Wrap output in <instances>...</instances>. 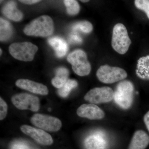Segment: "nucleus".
Returning a JSON list of instances; mask_svg holds the SVG:
<instances>
[{"label":"nucleus","mask_w":149,"mask_h":149,"mask_svg":"<svg viewBox=\"0 0 149 149\" xmlns=\"http://www.w3.org/2000/svg\"><path fill=\"white\" fill-rule=\"evenodd\" d=\"M52 19L47 15L40 16L32 20L24 27V32L29 36L46 37L52 35L54 31Z\"/></svg>","instance_id":"f257e3e1"},{"label":"nucleus","mask_w":149,"mask_h":149,"mask_svg":"<svg viewBox=\"0 0 149 149\" xmlns=\"http://www.w3.org/2000/svg\"><path fill=\"white\" fill-rule=\"evenodd\" d=\"M134 90V86L130 81L119 82L114 92L113 100L116 103L123 109H129L133 103Z\"/></svg>","instance_id":"f03ea898"},{"label":"nucleus","mask_w":149,"mask_h":149,"mask_svg":"<svg viewBox=\"0 0 149 149\" xmlns=\"http://www.w3.org/2000/svg\"><path fill=\"white\" fill-rule=\"evenodd\" d=\"M131 44L127 29L121 23L115 25L113 30L111 45L114 50L120 54H124L128 51Z\"/></svg>","instance_id":"7ed1b4c3"},{"label":"nucleus","mask_w":149,"mask_h":149,"mask_svg":"<svg viewBox=\"0 0 149 149\" xmlns=\"http://www.w3.org/2000/svg\"><path fill=\"white\" fill-rule=\"evenodd\" d=\"M67 60L72 65L74 72L80 76H84L90 74L91 64L88 61L86 53L81 49L75 50L68 56Z\"/></svg>","instance_id":"20e7f679"},{"label":"nucleus","mask_w":149,"mask_h":149,"mask_svg":"<svg viewBox=\"0 0 149 149\" xmlns=\"http://www.w3.org/2000/svg\"><path fill=\"white\" fill-rule=\"evenodd\" d=\"M38 49L37 46L29 42L13 43L9 47L10 53L14 58L25 61L33 60Z\"/></svg>","instance_id":"39448f33"},{"label":"nucleus","mask_w":149,"mask_h":149,"mask_svg":"<svg viewBox=\"0 0 149 149\" xmlns=\"http://www.w3.org/2000/svg\"><path fill=\"white\" fill-rule=\"evenodd\" d=\"M96 74L100 81L106 84H111L121 81L127 77V72L124 69L108 65L100 67Z\"/></svg>","instance_id":"423d86ee"},{"label":"nucleus","mask_w":149,"mask_h":149,"mask_svg":"<svg viewBox=\"0 0 149 149\" xmlns=\"http://www.w3.org/2000/svg\"><path fill=\"white\" fill-rule=\"evenodd\" d=\"M114 91L110 87L93 88L85 95L84 99L91 104H99L109 102L113 100Z\"/></svg>","instance_id":"0eeeda50"},{"label":"nucleus","mask_w":149,"mask_h":149,"mask_svg":"<svg viewBox=\"0 0 149 149\" xmlns=\"http://www.w3.org/2000/svg\"><path fill=\"white\" fill-rule=\"evenodd\" d=\"M11 101L14 105L19 109H29L33 111H37L40 109L39 98L36 96L27 93L15 95L12 97Z\"/></svg>","instance_id":"6e6552de"},{"label":"nucleus","mask_w":149,"mask_h":149,"mask_svg":"<svg viewBox=\"0 0 149 149\" xmlns=\"http://www.w3.org/2000/svg\"><path fill=\"white\" fill-rule=\"evenodd\" d=\"M31 122L36 127L50 132H56L61 128L62 123L57 118L37 113L31 118Z\"/></svg>","instance_id":"1a4fd4ad"},{"label":"nucleus","mask_w":149,"mask_h":149,"mask_svg":"<svg viewBox=\"0 0 149 149\" xmlns=\"http://www.w3.org/2000/svg\"><path fill=\"white\" fill-rule=\"evenodd\" d=\"M20 129L23 133L30 136L40 144L50 146L53 143L52 136L42 129L35 128L27 125H22Z\"/></svg>","instance_id":"9d476101"},{"label":"nucleus","mask_w":149,"mask_h":149,"mask_svg":"<svg viewBox=\"0 0 149 149\" xmlns=\"http://www.w3.org/2000/svg\"><path fill=\"white\" fill-rule=\"evenodd\" d=\"M78 116L91 120H99L103 118L104 113L97 106L94 104H83L77 110Z\"/></svg>","instance_id":"9b49d317"},{"label":"nucleus","mask_w":149,"mask_h":149,"mask_svg":"<svg viewBox=\"0 0 149 149\" xmlns=\"http://www.w3.org/2000/svg\"><path fill=\"white\" fill-rule=\"evenodd\" d=\"M15 84L18 88L35 94L45 95L49 93L48 88L45 85L28 79H19L17 80Z\"/></svg>","instance_id":"f8f14e48"},{"label":"nucleus","mask_w":149,"mask_h":149,"mask_svg":"<svg viewBox=\"0 0 149 149\" xmlns=\"http://www.w3.org/2000/svg\"><path fill=\"white\" fill-rule=\"evenodd\" d=\"M149 144L148 134L143 130H137L133 135L128 149H146Z\"/></svg>","instance_id":"ddd939ff"},{"label":"nucleus","mask_w":149,"mask_h":149,"mask_svg":"<svg viewBox=\"0 0 149 149\" xmlns=\"http://www.w3.org/2000/svg\"><path fill=\"white\" fill-rule=\"evenodd\" d=\"M85 146L86 149H106L107 143L101 135L96 133L86 138Z\"/></svg>","instance_id":"4468645a"},{"label":"nucleus","mask_w":149,"mask_h":149,"mask_svg":"<svg viewBox=\"0 0 149 149\" xmlns=\"http://www.w3.org/2000/svg\"><path fill=\"white\" fill-rule=\"evenodd\" d=\"M48 43L54 50L56 55L61 58L66 54L68 49V45L62 38L55 37L49 38Z\"/></svg>","instance_id":"2eb2a0df"},{"label":"nucleus","mask_w":149,"mask_h":149,"mask_svg":"<svg viewBox=\"0 0 149 149\" xmlns=\"http://www.w3.org/2000/svg\"><path fill=\"white\" fill-rule=\"evenodd\" d=\"M3 14L6 17L14 21H20L23 17V14L16 8V3L14 1L7 3L3 8Z\"/></svg>","instance_id":"dca6fc26"},{"label":"nucleus","mask_w":149,"mask_h":149,"mask_svg":"<svg viewBox=\"0 0 149 149\" xmlns=\"http://www.w3.org/2000/svg\"><path fill=\"white\" fill-rule=\"evenodd\" d=\"M136 74L141 79L149 80V55L139 59L136 68Z\"/></svg>","instance_id":"f3484780"},{"label":"nucleus","mask_w":149,"mask_h":149,"mask_svg":"<svg viewBox=\"0 0 149 149\" xmlns=\"http://www.w3.org/2000/svg\"><path fill=\"white\" fill-rule=\"evenodd\" d=\"M69 71L64 67L59 68L56 70V76L52 80V83L54 87L60 89L63 86L68 80Z\"/></svg>","instance_id":"a211bd4d"},{"label":"nucleus","mask_w":149,"mask_h":149,"mask_svg":"<svg viewBox=\"0 0 149 149\" xmlns=\"http://www.w3.org/2000/svg\"><path fill=\"white\" fill-rule=\"evenodd\" d=\"M13 28L10 22L3 19H0V40L6 41L11 37Z\"/></svg>","instance_id":"6ab92c4d"},{"label":"nucleus","mask_w":149,"mask_h":149,"mask_svg":"<svg viewBox=\"0 0 149 149\" xmlns=\"http://www.w3.org/2000/svg\"><path fill=\"white\" fill-rule=\"evenodd\" d=\"M77 85L78 84L77 81L73 80L68 79L63 86L59 89L58 92L59 95L62 97H66L68 95L72 89L76 88Z\"/></svg>","instance_id":"aec40b11"},{"label":"nucleus","mask_w":149,"mask_h":149,"mask_svg":"<svg viewBox=\"0 0 149 149\" xmlns=\"http://www.w3.org/2000/svg\"><path fill=\"white\" fill-rule=\"evenodd\" d=\"M64 3L66 7L67 12L70 15H76L80 11V7L76 1L65 0Z\"/></svg>","instance_id":"412c9836"},{"label":"nucleus","mask_w":149,"mask_h":149,"mask_svg":"<svg viewBox=\"0 0 149 149\" xmlns=\"http://www.w3.org/2000/svg\"><path fill=\"white\" fill-rule=\"evenodd\" d=\"M72 28L74 30H79L84 33H89L93 30V26L89 22L83 21L74 23Z\"/></svg>","instance_id":"4be33fe9"},{"label":"nucleus","mask_w":149,"mask_h":149,"mask_svg":"<svg viewBox=\"0 0 149 149\" xmlns=\"http://www.w3.org/2000/svg\"><path fill=\"white\" fill-rule=\"evenodd\" d=\"M134 3L136 7L143 11L149 19V0H136Z\"/></svg>","instance_id":"5701e85b"},{"label":"nucleus","mask_w":149,"mask_h":149,"mask_svg":"<svg viewBox=\"0 0 149 149\" xmlns=\"http://www.w3.org/2000/svg\"><path fill=\"white\" fill-rule=\"evenodd\" d=\"M10 149H37L23 141H17L11 146Z\"/></svg>","instance_id":"b1692460"},{"label":"nucleus","mask_w":149,"mask_h":149,"mask_svg":"<svg viewBox=\"0 0 149 149\" xmlns=\"http://www.w3.org/2000/svg\"><path fill=\"white\" fill-rule=\"evenodd\" d=\"M8 106L2 98L0 99V119L2 120L5 118L7 113Z\"/></svg>","instance_id":"393cba45"},{"label":"nucleus","mask_w":149,"mask_h":149,"mask_svg":"<svg viewBox=\"0 0 149 149\" xmlns=\"http://www.w3.org/2000/svg\"><path fill=\"white\" fill-rule=\"evenodd\" d=\"M68 40L69 42L71 44H80L82 42V39L81 37L75 34H71L70 35Z\"/></svg>","instance_id":"a878e982"},{"label":"nucleus","mask_w":149,"mask_h":149,"mask_svg":"<svg viewBox=\"0 0 149 149\" xmlns=\"http://www.w3.org/2000/svg\"><path fill=\"white\" fill-rule=\"evenodd\" d=\"M144 121L149 132V111L144 116Z\"/></svg>","instance_id":"bb28decb"},{"label":"nucleus","mask_w":149,"mask_h":149,"mask_svg":"<svg viewBox=\"0 0 149 149\" xmlns=\"http://www.w3.org/2000/svg\"><path fill=\"white\" fill-rule=\"evenodd\" d=\"M19 1L21 2L24 3L26 4H33L36 3L40 2V1H38V0H22V1Z\"/></svg>","instance_id":"cd10ccee"},{"label":"nucleus","mask_w":149,"mask_h":149,"mask_svg":"<svg viewBox=\"0 0 149 149\" xmlns=\"http://www.w3.org/2000/svg\"><path fill=\"white\" fill-rule=\"evenodd\" d=\"M81 2H87L89 1H81Z\"/></svg>","instance_id":"c85d7f7f"},{"label":"nucleus","mask_w":149,"mask_h":149,"mask_svg":"<svg viewBox=\"0 0 149 149\" xmlns=\"http://www.w3.org/2000/svg\"><path fill=\"white\" fill-rule=\"evenodd\" d=\"M1 52V53H2L1 49V52Z\"/></svg>","instance_id":"c756f323"}]
</instances>
